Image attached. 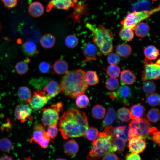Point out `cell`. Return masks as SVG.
I'll use <instances>...</instances> for the list:
<instances>
[{"mask_svg": "<svg viewBox=\"0 0 160 160\" xmlns=\"http://www.w3.org/2000/svg\"><path fill=\"white\" fill-rule=\"evenodd\" d=\"M89 102V98L84 94L78 96L76 100V105L81 108H86L88 105Z\"/></svg>", "mask_w": 160, "mask_h": 160, "instance_id": "cell-36", "label": "cell"}, {"mask_svg": "<svg viewBox=\"0 0 160 160\" xmlns=\"http://www.w3.org/2000/svg\"><path fill=\"white\" fill-rule=\"evenodd\" d=\"M145 82L142 86L143 91L148 94L153 93L156 88L154 82L151 80H148Z\"/></svg>", "mask_w": 160, "mask_h": 160, "instance_id": "cell-43", "label": "cell"}, {"mask_svg": "<svg viewBox=\"0 0 160 160\" xmlns=\"http://www.w3.org/2000/svg\"><path fill=\"white\" fill-rule=\"evenodd\" d=\"M107 59L111 65H117L120 61V57L118 55L111 52L108 55Z\"/></svg>", "mask_w": 160, "mask_h": 160, "instance_id": "cell-46", "label": "cell"}, {"mask_svg": "<svg viewBox=\"0 0 160 160\" xmlns=\"http://www.w3.org/2000/svg\"><path fill=\"white\" fill-rule=\"evenodd\" d=\"M32 111V109L28 105H20L16 107L14 115L16 118L23 123L31 116Z\"/></svg>", "mask_w": 160, "mask_h": 160, "instance_id": "cell-14", "label": "cell"}, {"mask_svg": "<svg viewBox=\"0 0 160 160\" xmlns=\"http://www.w3.org/2000/svg\"><path fill=\"white\" fill-rule=\"evenodd\" d=\"M79 150V145L74 140H71L67 141L64 146V152L67 156H70L76 154Z\"/></svg>", "mask_w": 160, "mask_h": 160, "instance_id": "cell-21", "label": "cell"}, {"mask_svg": "<svg viewBox=\"0 0 160 160\" xmlns=\"http://www.w3.org/2000/svg\"><path fill=\"white\" fill-rule=\"evenodd\" d=\"M119 160V158L113 153H110L106 154L103 156L102 159V160Z\"/></svg>", "mask_w": 160, "mask_h": 160, "instance_id": "cell-51", "label": "cell"}, {"mask_svg": "<svg viewBox=\"0 0 160 160\" xmlns=\"http://www.w3.org/2000/svg\"><path fill=\"white\" fill-rule=\"evenodd\" d=\"M133 30L137 36L143 38L148 34L150 31V28L146 23L141 22L135 26Z\"/></svg>", "mask_w": 160, "mask_h": 160, "instance_id": "cell-23", "label": "cell"}, {"mask_svg": "<svg viewBox=\"0 0 160 160\" xmlns=\"http://www.w3.org/2000/svg\"><path fill=\"white\" fill-rule=\"evenodd\" d=\"M99 132L97 129L93 127H89L85 135L86 138L91 141H94L98 137Z\"/></svg>", "mask_w": 160, "mask_h": 160, "instance_id": "cell-45", "label": "cell"}, {"mask_svg": "<svg viewBox=\"0 0 160 160\" xmlns=\"http://www.w3.org/2000/svg\"><path fill=\"white\" fill-rule=\"evenodd\" d=\"M0 31H1V26H0Z\"/></svg>", "mask_w": 160, "mask_h": 160, "instance_id": "cell-55", "label": "cell"}, {"mask_svg": "<svg viewBox=\"0 0 160 160\" xmlns=\"http://www.w3.org/2000/svg\"><path fill=\"white\" fill-rule=\"evenodd\" d=\"M112 143L115 152L120 154L124 150L125 145V140L120 137L112 138Z\"/></svg>", "mask_w": 160, "mask_h": 160, "instance_id": "cell-29", "label": "cell"}, {"mask_svg": "<svg viewBox=\"0 0 160 160\" xmlns=\"http://www.w3.org/2000/svg\"><path fill=\"white\" fill-rule=\"evenodd\" d=\"M0 160H13V159L11 156L5 155L0 157Z\"/></svg>", "mask_w": 160, "mask_h": 160, "instance_id": "cell-53", "label": "cell"}, {"mask_svg": "<svg viewBox=\"0 0 160 160\" xmlns=\"http://www.w3.org/2000/svg\"><path fill=\"white\" fill-rule=\"evenodd\" d=\"M49 100V98L44 92L37 89L34 92L28 103L32 109L37 110L47 104Z\"/></svg>", "mask_w": 160, "mask_h": 160, "instance_id": "cell-9", "label": "cell"}, {"mask_svg": "<svg viewBox=\"0 0 160 160\" xmlns=\"http://www.w3.org/2000/svg\"><path fill=\"white\" fill-rule=\"evenodd\" d=\"M59 120V130L65 139L83 136L89 128L85 113L75 109L65 111Z\"/></svg>", "mask_w": 160, "mask_h": 160, "instance_id": "cell-1", "label": "cell"}, {"mask_svg": "<svg viewBox=\"0 0 160 160\" xmlns=\"http://www.w3.org/2000/svg\"><path fill=\"white\" fill-rule=\"evenodd\" d=\"M129 139L137 137L145 140L151 137L152 132L156 128L144 118L133 119L129 124Z\"/></svg>", "mask_w": 160, "mask_h": 160, "instance_id": "cell-5", "label": "cell"}, {"mask_svg": "<svg viewBox=\"0 0 160 160\" xmlns=\"http://www.w3.org/2000/svg\"><path fill=\"white\" fill-rule=\"evenodd\" d=\"M12 147V143L8 138L4 137L0 140V150L4 152L11 150Z\"/></svg>", "mask_w": 160, "mask_h": 160, "instance_id": "cell-42", "label": "cell"}, {"mask_svg": "<svg viewBox=\"0 0 160 160\" xmlns=\"http://www.w3.org/2000/svg\"><path fill=\"white\" fill-rule=\"evenodd\" d=\"M160 61L159 59L155 63L145 58L144 62V70L142 72L141 79L143 81L160 78Z\"/></svg>", "mask_w": 160, "mask_h": 160, "instance_id": "cell-8", "label": "cell"}, {"mask_svg": "<svg viewBox=\"0 0 160 160\" xmlns=\"http://www.w3.org/2000/svg\"><path fill=\"white\" fill-rule=\"evenodd\" d=\"M45 128L41 124H36L33 127L32 137L30 140V143L34 142L38 144L42 148H47L50 141L48 140L45 136Z\"/></svg>", "mask_w": 160, "mask_h": 160, "instance_id": "cell-10", "label": "cell"}, {"mask_svg": "<svg viewBox=\"0 0 160 160\" xmlns=\"http://www.w3.org/2000/svg\"><path fill=\"white\" fill-rule=\"evenodd\" d=\"M53 71L58 75H63L65 74L68 71V65L64 60L59 59L56 60L53 65Z\"/></svg>", "mask_w": 160, "mask_h": 160, "instance_id": "cell-20", "label": "cell"}, {"mask_svg": "<svg viewBox=\"0 0 160 160\" xmlns=\"http://www.w3.org/2000/svg\"><path fill=\"white\" fill-rule=\"evenodd\" d=\"M125 126H120L113 127L112 126L106 127L103 132L107 135L111 136L112 138L120 137L124 139L126 129Z\"/></svg>", "mask_w": 160, "mask_h": 160, "instance_id": "cell-18", "label": "cell"}, {"mask_svg": "<svg viewBox=\"0 0 160 160\" xmlns=\"http://www.w3.org/2000/svg\"><path fill=\"white\" fill-rule=\"evenodd\" d=\"M125 158L126 160H141L139 155L137 153H127Z\"/></svg>", "mask_w": 160, "mask_h": 160, "instance_id": "cell-52", "label": "cell"}, {"mask_svg": "<svg viewBox=\"0 0 160 160\" xmlns=\"http://www.w3.org/2000/svg\"><path fill=\"white\" fill-rule=\"evenodd\" d=\"M119 35L120 38L123 40L131 41L134 36L133 29L123 27L119 31Z\"/></svg>", "mask_w": 160, "mask_h": 160, "instance_id": "cell-33", "label": "cell"}, {"mask_svg": "<svg viewBox=\"0 0 160 160\" xmlns=\"http://www.w3.org/2000/svg\"><path fill=\"white\" fill-rule=\"evenodd\" d=\"M16 71L18 74L22 75L26 73L29 70L27 61L19 62L15 66Z\"/></svg>", "mask_w": 160, "mask_h": 160, "instance_id": "cell-38", "label": "cell"}, {"mask_svg": "<svg viewBox=\"0 0 160 160\" xmlns=\"http://www.w3.org/2000/svg\"><path fill=\"white\" fill-rule=\"evenodd\" d=\"M159 10V7L150 10H144L140 11H135L129 13L121 21V23L123 27L133 29L137 24L148 19Z\"/></svg>", "mask_w": 160, "mask_h": 160, "instance_id": "cell-6", "label": "cell"}, {"mask_svg": "<svg viewBox=\"0 0 160 160\" xmlns=\"http://www.w3.org/2000/svg\"><path fill=\"white\" fill-rule=\"evenodd\" d=\"M63 104L61 102L52 105L43 109L41 121L44 126H57L59 120V113L63 110Z\"/></svg>", "mask_w": 160, "mask_h": 160, "instance_id": "cell-7", "label": "cell"}, {"mask_svg": "<svg viewBox=\"0 0 160 160\" xmlns=\"http://www.w3.org/2000/svg\"><path fill=\"white\" fill-rule=\"evenodd\" d=\"M44 10L43 5L38 1L31 3L28 8V12L30 15L34 17L41 16L43 14Z\"/></svg>", "mask_w": 160, "mask_h": 160, "instance_id": "cell-19", "label": "cell"}, {"mask_svg": "<svg viewBox=\"0 0 160 160\" xmlns=\"http://www.w3.org/2000/svg\"><path fill=\"white\" fill-rule=\"evenodd\" d=\"M116 53L119 56L123 57H128L131 54L132 49L127 44H122L118 45L116 49Z\"/></svg>", "mask_w": 160, "mask_h": 160, "instance_id": "cell-31", "label": "cell"}, {"mask_svg": "<svg viewBox=\"0 0 160 160\" xmlns=\"http://www.w3.org/2000/svg\"><path fill=\"white\" fill-rule=\"evenodd\" d=\"M145 111L144 107L140 104H135L132 106L130 111V117L133 119L141 118Z\"/></svg>", "mask_w": 160, "mask_h": 160, "instance_id": "cell-24", "label": "cell"}, {"mask_svg": "<svg viewBox=\"0 0 160 160\" xmlns=\"http://www.w3.org/2000/svg\"><path fill=\"white\" fill-rule=\"evenodd\" d=\"M78 0H50L47 6L46 11H50L53 8L68 10L77 2Z\"/></svg>", "mask_w": 160, "mask_h": 160, "instance_id": "cell-12", "label": "cell"}, {"mask_svg": "<svg viewBox=\"0 0 160 160\" xmlns=\"http://www.w3.org/2000/svg\"><path fill=\"white\" fill-rule=\"evenodd\" d=\"M120 69L116 65H111L106 68L107 74L110 77L116 78L120 73Z\"/></svg>", "mask_w": 160, "mask_h": 160, "instance_id": "cell-44", "label": "cell"}, {"mask_svg": "<svg viewBox=\"0 0 160 160\" xmlns=\"http://www.w3.org/2000/svg\"><path fill=\"white\" fill-rule=\"evenodd\" d=\"M81 47L85 57L84 63L98 59V57L101 55L97 47L91 43H84Z\"/></svg>", "mask_w": 160, "mask_h": 160, "instance_id": "cell-11", "label": "cell"}, {"mask_svg": "<svg viewBox=\"0 0 160 160\" xmlns=\"http://www.w3.org/2000/svg\"><path fill=\"white\" fill-rule=\"evenodd\" d=\"M85 26L93 33V42L102 53L108 55L112 52L114 37L111 30L101 25L95 27L89 23H86Z\"/></svg>", "mask_w": 160, "mask_h": 160, "instance_id": "cell-3", "label": "cell"}, {"mask_svg": "<svg viewBox=\"0 0 160 160\" xmlns=\"http://www.w3.org/2000/svg\"><path fill=\"white\" fill-rule=\"evenodd\" d=\"M116 92H113L110 94V97L112 99L116 98L117 99L125 101L131 95V90L128 86L123 85L117 89Z\"/></svg>", "mask_w": 160, "mask_h": 160, "instance_id": "cell-17", "label": "cell"}, {"mask_svg": "<svg viewBox=\"0 0 160 160\" xmlns=\"http://www.w3.org/2000/svg\"><path fill=\"white\" fill-rule=\"evenodd\" d=\"M17 94L20 99L25 101L27 103L31 97V93L30 89L25 86L20 87L18 89Z\"/></svg>", "mask_w": 160, "mask_h": 160, "instance_id": "cell-34", "label": "cell"}, {"mask_svg": "<svg viewBox=\"0 0 160 160\" xmlns=\"http://www.w3.org/2000/svg\"><path fill=\"white\" fill-rule=\"evenodd\" d=\"M105 86L106 88L111 91L117 89L119 86V82L116 78L110 77L106 80Z\"/></svg>", "mask_w": 160, "mask_h": 160, "instance_id": "cell-40", "label": "cell"}, {"mask_svg": "<svg viewBox=\"0 0 160 160\" xmlns=\"http://www.w3.org/2000/svg\"><path fill=\"white\" fill-rule=\"evenodd\" d=\"M112 137L103 132L99 134L94 140L92 146L87 158L88 160H97L106 154L115 152L112 143Z\"/></svg>", "mask_w": 160, "mask_h": 160, "instance_id": "cell-4", "label": "cell"}, {"mask_svg": "<svg viewBox=\"0 0 160 160\" xmlns=\"http://www.w3.org/2000/svg\"><path fill=\"white\" fill-rule=\"evenodd\" d=\"M117 116L118 119L122 121L127 122L130 119V111L124 107L121 108L118 110Z\"/></svg>", "mask_w": 160, "mask_h": 160, "instance_id": "cell-35", "label": "cell"}, {"mask_svg": "<svg viewBox=\"0 0 160 160\" xmlns=\"http://www.w3.org/2000/svg\"><path fill=\"white\" fill-rule=\"evenodd\" d=\"M84 79L86 83L89 86L96 85L99 82V78L97 73L93 71H88L85 73Z\"/></svg>", "mask_w": 160, "mask_h": 160, "instance_id": "cell-27", "label": "cell"}, {"mask_svg": "<svg viewBox=\"0 0 160 160\" xmlns=\"http://www.w3.org/2000/svg\"><path fill=\"white\" fill-rule=\"evenodd\" d=\"M151 137L153 142L159 146L160 145V132L156 128L152 132Z\"/></svg>", "mask_w": 160, "mask_h": 160, "instance_id": "cell-50", "label": "cell"}, {"mask_svg": "<svg viewBox=\"0 0 160 160\" xmlns=\"http://www.w3.org/2000/svg\"><path fill=\"white\" fill-rule=\"evenodd\" d=\"M120 73V79L124 84H132L136 80V77L135 74L129 70H124Z\"/></svg>", "mask_w": 160, "mask_h": 160, "instance_id": "cell-26", "label": "cell"}, {"mask_svg": "<svg viewBox=\"0 0 160 160\" xmlns=\"http://www.w3.org/2000/svg\"><path fill=\"white\" fill-rule=\"evenodd\" d=\"M146 99L148 104L152 106H157L160 103V95L156 92L149 94L147 96Z\"/></svg>", "mask_w": 160, "mask_h": 160, "instance_id": "cell-37", "label": "cell"}, {"mask_svg": "<svg viewBox=\"0 0 160 160\" xmlns=\"http://www.w3.org/2000/svg\"><path fill=\"white\" fill-rule=\"evenodd\" d=\"M106 112L105 109L103 106L96 105L94 106L91 110V114L93 117L97 119H103Z\"/></svg>", "mask_w": 160, "mask_h": 160, "instance_id": "cell-32", "label": "cell"}, {"mask_svg": "<svg viewBox=\"0 0 160 160\" xmlns=\"http://www.w3.org/2000/svg\"><path fill=\"white\" fill-rule=\"evenodd\" d=\"M147 117L149 121L152 122L157 121L160 118V112L159 109L153 108L149 110L147 114Z\"/></svg>", "mask_w": 160, "mask_h": 160, "instance_id": "cell-41", "label": "cell"}, {"mask_svg": "<svg viewBox=\"0 0 160 160\" xmlns=\"http://www.w3.org/2000/svg\"><path fill=\"white\" fill-rule=\"evenodd\" d=\"M6 7L11 9L16 7L19 0H1Z\"/></svg>", "mask_w": 160, "mask_h": 160, "instance_id": "cell-49", "label": "cell"}, {"mask_svg": "<svg viewBox=\"0 0 160 160\" xmlns=\"http://www.w3.org/2000/svg\"><path fill=\"white\" fill-rule=\"evenodd\" d=\"M159 53L157 48L152 45L148 46L144 50V54L146 58L151 60L156 59L159 55Z\"/></svg>", "mask_w": 160, "mask_h": 160, "instance_id": "cell-30", "label": "cell"}, {"mask_svg": "<svg viewBox=\"0 0 160 160\" xmlns=\"http://www.w3.org/2000/svg\"><path fill=\"white\" fill-rule=\"evenodd\" d=\"M116 116V114L114 109L113 108H109L102 123V127H106L110 125L114 121Z\"/></svg>", "mask_w": 160, "mask_h": 160, "instance_id": "cell-28", "label": "cell"}, {"mask_svg": "<svg viewBox=\"0 0 160 160\" xmlns=\"http://www.w3.org/2000/svg\"><path fill=\"white\" fill-rule=\"evenodd\" d=\"M55 41V37L50 33H47L43 35L40 40L41 46L46 49L52 47L54 46Z\"/></svg>", "mask_w": 160, "mask_h": 160, "instance_id": "cell-25", "label": "cell"}, {"mask_svg": "<svg viewBox=\"0 0 160 160\" xmlns=\"http://www.w3.org/2000/svg\"><path fill=\"white\" fill-rule=\"evenodd\" d=\"M85 72L81 69L68 71L60 79L61 92L72 98L84 94L88 87L84 79Z\"/></svg>", "mask_w": 160, "mask_h": 160, "instance_id": "cell-2", "label": "cell"}, {"mask_svg": "<svg viewBox=\"0 0 160 160\" xmlns=\"http://www.w3.org/2000/svg\"><path fill=\"white\" fill-rule=\"evenodd\" d=\"M55 160H67L66 159L63 158H58Z\"/></svg>", "mask_w": 160, "mask_h": 160, "instance_id": "cell-54", "label": "cell"}, {"mask_svg": "<svg viewBox=\"0 0 160 160\" xmlns=\"http://www.w3.org/2000/svg\"><path fill=\"white\" fill-rule=\"evenodd\" d=\"M58 129L57 126H50L48 127L46 134L47 136L50 140L55 138L58 133Z\"/></svg>", "mask_w": 160, "mask_h": 160, "instance_id": "cell-47", "label": "cell"}, {"mask_svg": "<svg viewBox=\"0 0 160 160\" xmlns=\"http://www.w3.org/2000/svg\"><path fill=\"white\" fill-rule=\"evenodd\" d=\"M22 48L23 52L27 56H33L39 53L36 45L31 41H27L23 43Z\"/></svg>", "mask_w": 160, "mask_h": 160, "instance_id": "cell-22", "label": "cell"}, {"mask_svg": "<svg viewBox=\"0 0 160 160\" xmlns=\"http://www.w3.org/2000/svg\"><path fill=\"white\" fill-rule=\"evenodd\" d=\"M128 147L133 153L137 154L143 152L146 147L145 140L134 137L129 139Z\"/></svg>", "mask_w": 160, "mask_h": 160, "instance_id": "cell-13", "label": "cell"}, {"mask_svg": "<svg viewBox=\"0 0 160 160\" xmlns=\"http://www.w3.org/2000/svg\"><path fill=\"white\" fill-rule=\"evenodd\" d=\"M52 67L51 64L46 61L41 62L39 65L40 71L43 73H48L51 71Z\"/></svg>", "mask_w": 160, "mask_h": 160, "instance_id": "cell-48", "label": "cell"}, {"mask_svg": "<svg viewBox=\"0 0 160 160\" xmlns=\"http://www.w3.org/2000/svg\"><path fill=\"white\" fill-rule=\"evenodd\" d=\"M78 39L76 36L69 35L65 38V43L68 47L72 49L76 47L78 45Z\"/></svg>", "mask_w": 160, "mask_h": 160, "instance_id": "cell-39", "label": "cell"}, {"mask_svg": "<svg viewBox=\"0 0 160 160\" xmlns=\"http://www.w3.org/2000/svg\"><path fill=\"white\" fill-rule=\"evenodd\" d=\"M76 3L74 5V10L70 16L73 19L74 23L79 22L83 15H87L88 13L87 5L83 1Z\"/></svg>", "mask_w": 160, "mask_h": 160, "instance_id": "cell-16", "label": "cell"}, {"mask_svg": "<svg viewBox=\"0 0 160 160\" xmlns=\"http://www.w3.org/2000/svg\"><path fill=\"white\" fill-rule=\"evenodd\" d=\"M44 92L50 100L61 92L60 85L54 80L49 81L42 88Z\"/></svg>", "mask_w": 160, "mask_h": 160, "instance_id": "cell-15", "label": "cell"}]
</instances>
